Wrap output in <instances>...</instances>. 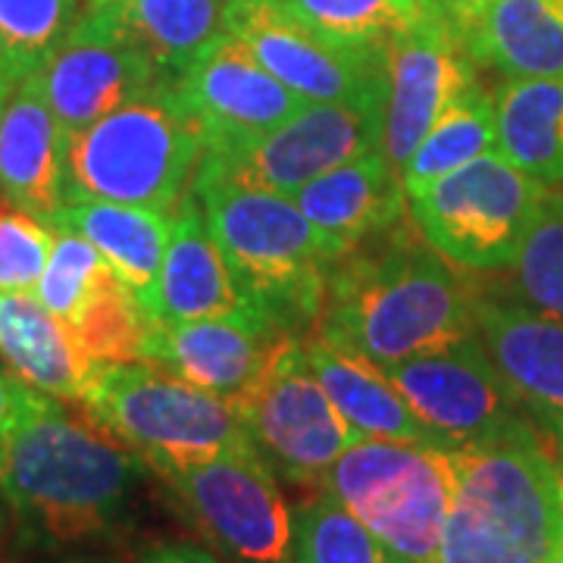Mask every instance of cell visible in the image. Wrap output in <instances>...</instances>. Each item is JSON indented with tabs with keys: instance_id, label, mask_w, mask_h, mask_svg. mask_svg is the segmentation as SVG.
<instances>
[{
	"instance_id": "6da1fadb",
	"label": "cell",
	"mask_w": 563,
	"mask_h": 563,
	"mask_svg": "<svg viewBox=\"0 0 563 563\" xmlns=\"http://www.w3.org/2000/svg\"><path fill=\"white\" fill-rule=\"evenodd\" d=\"M135 451L85 410L41 391L0 448V492L20 536L44 551L110 539L144 479Z\"/></svg>"
},
{
	"instance_id": "7a4b0ae2",
	"label": "cell",
	"mask_w": 563,
	"mask_h": 563,
	"mask_svg": "<svg viewBox=\"0 0 563 563\" xmlns=\"http://www.w3.org/2000/svg\"><path fill=\"white\" fill-rule=\"evenodd\" d=\"M476 295L404 220L335 263L317 335L373 363H398L476 335Z\"/></svg>"
},
{
	"instance_id": "3957f363",
	"label": "cell",
	"mask_w": 563,
	"mask_h": 563,
	"mask_svg": "<svg viewBox=\"0 0 563 563\" xmlns=\"http://www.w3.org/2000/svg\"><path fill=\"white\" fill-rule=\"evenodd\" d=\"M563 466L523 422L457 451V492L435 563H558Z\"/></svg>"
},
{
	"instance_id": "277c9868",
	"label": "cell",
	"mask_w": 563,
	"mask_h": 563,
	"mask_svg": "<svg viewBox=\"0 0 563 563\" xmlns=\"http://www.w3.org/2000/svg\"><path fill=\"white\" fill-rule=\"evenodd\" d=\"M191 191L247 307L291 335L317 325L329 276L347 254L342 244L288 195L225 181L191 185Z\"/></svg>"
},
{
	"instance_id": "5b68a950",
	"label": "cell",
	"mask_w": 563,
	"mask_h": 563,
	"mask_svg": "<svg viewBox=\"0 0 563 563\" xmlns=\"http://www.w3.org/2000/svg\"><path fill=\"white\" fill-rule=\"evenodd\" d=\"M201 157V125L173 81H163L66 141V201L101 198L176 213Z\"/></svg>"
},
{
	"instance_id": "8992f818",
	"label": "cell",
	"mask_w": 563,
	"mask_h": 563,
	"mask_svg": "<svg viewBox=\"0 0 563 563\" xmlns=\"http://www.w3.org/2000/svg\"><path fill=\"white\" fill-rule=\"evenodd\" d=\"M79 407L154 476L229 451H254L232 404L151 363H101Z\"/></svg>"
},
{
	"instance_id": "52a82bcc",
	"label": "cell",
	"mask_w": 563,
	"mask_h": 563,
	"mask_svg": "<svg viewBox=\"0 0 563 563\" xmlns=\"http://www.w3.org/2000/svg\"><path fill=\"white\" fill-rule=\"evenodd\" d=\"M325 492L407 563H435L457 492V451L429 442L357 439L329 470Z\"/></svg>"
},
{
	"instance_id": "ba28073f",
	"label": "cell",
	"mask_w": 563,
	"mask_h": 563,
	"mask_svg": "<svg viewBox=\"0 0 563 563\" xmlns=\"http://www.w3.org/2000/svg\"><path fill=\"white\" fill-rule=\"evenodd\" d=\"M548 195V185L492 151L407 198V210L422 242L444 261L461 269L495 273L514 269Z\"/></svg>"
},
{
	"instance_id": "9c48e42d",
	"label": "cell",
	"mask_w": 563,
	"mask_h": 563,
	"mask_svg": "<svg viewBox=\"0 0 563 563\" xmlns=\"http://www.w3.org/2000/svg\"><path fill=\"white\" fill-rule=\"evenodd\" d=\"M385 101L388 91L361 101L307 103L257 139L203 147L195 185L225 181L291 198L322 173L385 147Z\"/></svg>"
},
{
	"instance_id": "30bf717a",
	"label": "cell",
	"mask_w": 563,
	"mask_h": 563,
	"mask_svg": "<svg viewBox=\"0 0 563 563\" xmlns=\"http://www.w3.org/2000/svg\"><path fill=\"white\" fill-rule=\"evenodd\" d=\"M232 410L254 454L276 479L303 488H322L335 461L357 442L322 391L307 361L303 335L282 342L257 383L232 401Z\"/></svg>"
},
{
	"instance_id": "8fae6325",
	"label": "cell",
	"mask_w": 563,
	"mask_h": 563,
	"mask_svg": "<svg viewBox=\"0 0 563 563\" xmlns=\"http://www.w3.org/2000/svg\"><path fill=\"white\" fill-rule=\"evenodd\" d=\"M176 510L217 551L239 563H288L291 504L254 451L157 473Z\"/></svg>"
},
{
	"instance_id": "7c38bea8",
	"label": "cell",
	"mask_w": 563,
	"mask_h": 563,
	"mask_svg": "<svg viewBox=\"0 0 563 563\" xmlns=\"http://www.w3.org/2000/svg\"><path fill=\"white\" fill-rule=\"evenodd\" d=\"M379 369L426 422L435 442L451 451L498 439L532 422L476 335L407 361L383 363Z\"/></svg>"
},
{
	"instance_id": "4fadbf2b",
	"label": "cell",
	"mask_w": 563,
	"mask_h": 563,
	"mask_svg": "<svg viewBox=\"0 0 563 563\" xmlns=\"http://www.w3.org/2000/svg\"><path fill=\"white\" fill-rule=\"evenodd\" d=\"M225 32L303 101H361L388 91L383 47L329 38L285 13L279 0H229Z\"/></svg>"
},
{
	"instance_id": "5bb4252c",
	"label": "cell",
	"mask_w": 563,
	"mask_h": 563,
	"mask_svg": "<svg viewBox=\"0 0 563 563\" xmlns=\"http://www.w3.org/2000/svg\"><path fill=\"white\" fill-rule=\"evenodd\" d=\"M35 79L57 117L63 141H69L107 113L154 91L166 76L122 32L107 3L91 0Z\"/></svg>"
},
{
	"instance_id": "9a60e30c",
	"label": "cell",
	"mask_w": 563,
	"mask_h": 563,
	"mask_svg": "<svg viewBox=\"0 0 563 563\" xmlns=\"http://www.w3.org/2000/svg\"><path fill=\"white\" fill-rule=\"evenodd\" d=\"M54 251L41 273L38 301L73 332L95 363H141L151 320L101 251L73 229H54Z\"/></svg>"
},
{
	"instance_id": "2e32d148",
	"label": "cell",
	"mask_w": 563,
	"mask_h": 563,
	"mask_svg": "<svg viewBox=\"0 0 563 563\" xmlns=\"http://www.w3.org/2000/svg\"><path fill=\"white\" fill-rule=\"evenodd\" d=\"M173 88L201 125L203 147L257 139L310 103L282 85L232 32L207 44Z\"/></svg>"
},
{
	"instance_id": "e0dca14e",
	"label": "cell",
	"mask_w": 563,
	"mask_h": 563,
	"mask_svg": "<svg viewBox=\"0 0 563 563\" xmlns=\"http://www.w3.org/2000/svg\"><path fill=\"white\" fill-rule=\"evenodd\" d=\"M476 63L463 54L451 22L439 10L426 13L407 35L385 47V154L401 169L448 103L461 95Z\"/></svg>"
},
{
	"instance_id": "ac0fdd59",
	"label": "cell",
	"mask_w": 563,
	"mask_h": 563,
	"mask_svg": "<svg viewBox=\"0 0 563 563\" xmlns=\"http://www.w3.org/2000/svg\"><path fill=\"white\" fill-rule=\"evenodd\" d=\"M288 339L291 332L254 310L213 320L151 322L141 363L166 369L232 404L257 383Z\"/></svg>"
},
{
	"instance_id": "d6986e66",
	"label": "cell",
	"mask_w": 563,
	"mask_h": 563,
	"mask_svg": "<svg viewBox=\"0 0 563 563\" xmlns=\"http://www.w3.org/2000/svg\"><path fill=\"white\" fill-rule=\"evenodd\" d=\"M476 332L563 466V317L479 298Z\"/></svg>"
},
{
	"instance_id": "ffe728a7",
	"label": "cell",
	"mask_w": 563,
	"mask_h": 563,
	"mask_svg": "<svg viewBox=\"0 0 563 563\" xmlns=\"http://www.w3.org/2000/svg\"><path fill=\"white\" fill-rule=\"evenodd\" d=\"M0 201L47 225L66 203V141L35 76L0 107Z\"/></svg>"
},
{
	"instance_id": "44dd1931",
	"label": "cell",
	"mask_w": 563,
	"mask_h": 563,
	"mask_svg": "<svg viewBox=\"0 0 563 563\" xmlns=\"http://www.w3.org/2000/svg\"><path fill=\"white\" fill-rule=\"evenodd\" d=\"M139 303L151 322L213 320L251 310L207 229L195 191L176 207L161 276Z\"/></svg>"
},
{
	"instance_id": "7402d4cb",
	"label": "cell",
	"mask_w": 563,
	"mask_h": 563,
	"mask_svg": "<svg viewBox=\"0 0 563 563\" xmlns=\"http://www.w3.org/2000/svg\"><path fill=\"white\" fill-rule=\"evenodd\" d=\"M291 198L303 217L342 244L347 254L410 217L401 169L388 161L385 147H373L322 173Z\"/></svg>"
},
{
	"instance_id": "603a6c76",
	"label": "cell",
	"mask_w": 563,
	"mask_h": 563,
	"mask_svg": "<svg viewBox=\"0 0 563 563\" xmlns=\"http://www.w3.org/2000/svg\"><path fill=\"white\" fill-rule=\"evenodd\" d=\"M454 35L507 79H563V0H488Z\"/></svg>"
},
{
	"instance_id": "cb8c5ba5",
	"label": "cell",
	"mask_w": 563,
	"mask_h": 563,
	"mask_svg": "<svg viewBox=\"0 0 563 563\" xmlns=\"http://www.w3.org/2000/svg\"><path fill=\"white\" fill-rule=\"evenodd\" d=\"M0 357L22 383L66 404H81L101 369L35 291H0Z\"/></svg>"
},
{
	"instance_id": "d4e9b609",
	"label": "cell",
	"mask_w": 563,
	"mask_h": 563,
	"mask_svg": "<svg viewBox=\"0 0 563 563\" xmlns=\"http://www.w3.org/2000/svg\"><path fill=\"white\" fill-rule=\"evenodd\" d=\"M303 351L322 391L357 439L439 444L376 363L325 342L322 335L303 339Z\"/></svg>"
},
{
	"instance_id": "484cf974",
	"label": "cell",
	"mask_w": 563,
	"mask_h": 563,
	"mask_svg": "<svg viewBox=\"0 0 563 563\" xmlns=\"http://www.w3.org/2000/svg\"><path fill=\"white\" fill-rule=\"evenodd\" d=\"M51 229H73L85 242L95 244L141 301L161 276L173 213L101 198H69Z\"/></svg>"
},
{
	"instance_id": "4316f807",
	"label": "cell",
	"mask_w": 563,
	"mask_h": 563,
	"mask_svg": "<svg viewBox=\"0 0 563 563\" xmlns=\"http://www.w3.org/2000/svg\"><path fill=\"white\" fill-rule=\"evenodd\" d=\"M495 117L504 161L548 188L563 185V79H507Z\"/></svg>"
},
{
	"instance_id": "83f0119b",
	"label": "cell",
	"mask_w": 563,
	"mask_h": 563,
	"mask_svg": "<svg viewBox=\"0 0 563 563\" xmlns=\"http://www.w3.org/2000/svg\"><path fill=\"white\" fill-rule=\"evenodd\" d=\"M166 81L225 35L229 0H101Z\"/></svg>"
},
{
	"instance_id": "f1b7e54d",
	"label": "cell",
	"mask_w": 563,
	"mask_h": 563,
	"mask_svg": "<svg viewBox=\"0 0 563 563\" xmlns=\"http://www.w3.org/2000/svg\"><path fill=\"white\" fill-rule=\"evenodd\" d=\"M498 151V117L495 95L479 81H470L442 117L417 144V151L401 166V185L407 198L420 195L432 181Z\"/></svg>"
},
{
	"instance_id": "f546056e",
	"label": "cell",
	"mask_w": 563,
	"mask_h": 563,
	"mask_svg": "<svg viewBox=\"0 0 563 563\" xmlns=\"http://www.w3.org/2000/svg\"><path fill=\"white\" fill-rule=\"evenodd\" d=\"M288 563H404L332 492H313L291 507Z\"/></svg>"
},
{
	"instance_id": "4dcf8cb0",
	"label": "cell",
	"mask_w": 563,
	"mask_h": 563,
	"mask_svg": "<svg viewBox=\"0 0 563 563\" xmlns=\"http://www.w3.org/2000/svg\"><path fill=\"white\" fill-rule=\"evenodd\" d=\"M279 7L329 38L383 51L432 13L422 0H279Z\"/></svg>"
},
{
	"instance_id": "1f68e13d",
	"label": "cell",
	"mask_w": 563,
	"mask_h": 563,
	"mask_svg": "<svg viewBox=\"0 0 563 563\" xmlns=\"http://www.w3.org/2000/svg\"><path fill=\"white\" fill-rule=\"evenodd\" d=\"M91 0H0V63L10 79L38 76Z\"/></svg>"
},
{
	"instance_id": "d6a6232c",
	"label": "cell",
	"mask_w": 563,
	"mask_h": 563,
	"mask_svg": "<svg viewBox=\"0 0 563 563\" xmlns=\"http://www.w3.org/2000/svg\"><path fill=\"white\" fill-rule=\"evenodd\" d=\"M514 269L526 301L542 313L563 317V195H548Z\"/></svg>"
},
{
	"instance_id": "836d02e7",
	"label": "cell",
	"mask_w": 563,
	"mask_h": 563,
	"mask_svg": "<svg viewBox=\"0 0 563 563\" xmlns=\"http://www.w3.org/2000/svg\"><path fill=\"white\" fill-rule=\"evenodd\" d=\"M57 232L0 201V291H35Z\"/></svg>"
},
{
	"instance_id": "e575fe53",
	"label": "cell",
	"mask_w": 563,
	"mask_h": 563,
	"mask_svg": "<svg viewBox=\"0 0 563 563\" xmlns=\"http://www.w3.org/2000/svg\"><path fill=\"white\" fill-rule=\"evenodd\" d=\"M38 395V388L22 383L10 366H0V448H3L7 435H10L13 426L25 417V410L35 404Z\"/></svg>"
},
{
	"instance_id": "d590c367",
	"label": "cell",
	"mask_w": 563,
	"mask_h": 563,
	"mask_svg": "<svg viewBox=\"0 0 563 563\" xmlns=\"http://www.w3.org/2000/svg\"><path fill=\"white\" fill-rule=\"evenodd\" d=\"M135 563H222L213 551L191 542H151L135 554Z\"/></svg>"
},
{
	"instance_id": "8d00e7d4",
	"label": "cell",
	"mask_w": 563,
	"mask_h": 563,
	"mask_svg": "<svg viewBox=\"0 0 563 563\" xmlns=\"http://www.w3.org/2000/svg\"><path fill=\"white\" fill-rule=\"evenodd\" d=\"M485 3H488V0H435L439 13H442L444 20L451 22V29H454V32L473 20V16L483 10Z\"/></svg>"
},
{
	"instance_id": "74e56055",
	"label": "cell",
	"mask_w": 563,
	"mask_h": 563,
	"mask_svg": "<svg viewBox=\"0 0 563 563\" xmlns=\"http://www.w3.org/2000/svg\"><path fill=\"white\" fill-rule=\"evenodd\" d=\"M16 88V81L10 79V73H7V66L0 63V107H3V101L10 98V91Z\"/></svg>"
},
{
	"instance_id": "f35d334b",
	"label": "cell",
	"mask_w": 563,
	"mask_h": 563,
	"mask_svg": "<svg viewBox=\"0 0 563 563\" xmlns=\"http://www.w3.org/2000/svg\"><path fill=\"white\" fill-rule=\"evenodd\" d=\"M7 526H10V507H7V498L0 492V548L7 542Z\"/></svg>"
},
{
	"instance_id": "ab89813d",
	"label": "cell",
	"mask_w": 563,
	"mask_h": 563,
	"mask_svg": "<svg viewBox=\"0 0 563 563\" xmlns=\"http://www.w3.org/2000/svg\"><path fill=\"white\" fill-rule=\"evenodd\" d=\"M54 563H120L113 561V558H95V554H73V558H60V561Z\"/></svg>"
},
{
	"instance_id": "60d3db41",
	"label": "cell",
	"mask_w": 563,
	"mask_h": 563,
	"mask_svg": "<svg viewBox=\"0 0 563 563\" xmlns=\"http://www.w3.org/2000/svg\"><path fill=\"white\" fill-rule=\"evenodd\" d=\"M422 3H426V7H432V10H439V7H435V0H422Z\"/></svg>"
},
{
	"instance_id": "b9f144b4",
	"label": "cell",
	"mask_w": 563,
	"mask_h": 563,
	"mask_svg": "<svg viewBox=\"0 0 563 563\" xmlns=\"http://www.w3.org/2000/svg\"><path fill=\"white\" fill-rule=\"evenodd\" d=\"M558 563H563V542H561V561H558Z\"/></svg>"
},
{
	"instance_id": "7bdbcfd3",
	"label": "cell",
	"mask_w": 563,
	"mask_h": 563,
	"mask_svg": "<svg viewBox=\"0 0 563 563\" xmlns=\"http://www.w3.org/2000/svg\"><path fill=\"white\" fill-rule=\"evenodd\" d=\"M404 563H407V561H404Z\"/></svg>"
}]
</instances>
